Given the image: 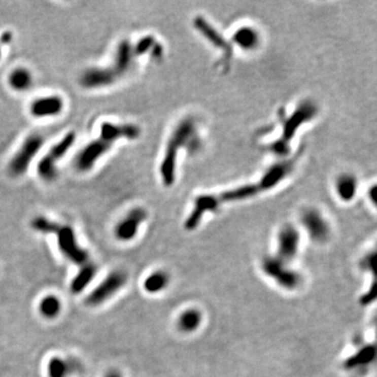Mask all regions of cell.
<instances>
[{"label":"cell","instance_id":"1","mask_svg":"<svg viewBox=\"0 0 377 377\" xmlns=\"http://www.w3.org/2000/svg\"><path fill=\"white\" fill-rule=\"evenodd\" d=\"M140 135L141 128L138 125L103 123L99 138L87 144L76 156V169L80 172L90 171L95 162L112 148L117 141L122 139L136 140Z\"/></svg>","mask_w":377,"mask_h":377},{"label":"cell","instance_id":"2","mask_svg":"<svg viewBox=\"0 0 377 377\" xmlns=\"http://www.w3.org/2000/svg\"><path fill=\"white\" fill-rule=\"evenodd\" d=\"M200 146L197 125L193 119H185L172 132L160 163V176L165 186H172L175 180L176 158L180 149L196 151Z\"/></svg>","mask_w":377,"mask_h":377},{"label":"cell","instance_id":"3","mask_svg":"<svg viewBox=\"0 0 377 377\" xmlns=\"http://www.w3.org/2000/svg\"><path fill=\"white\" fill-rule=\"evenodd\" d=\"M134 58H136V56L134 54L133 45L128 40H122L117 47L116 55L110 66L86 71L81 77L80 83L88 89L112 85L131 70Z\"/></svg>","mask_w":377,"mask_h":377},{"label":"cell","instance_id":"4","mask_svg":"<svg viewBox=\"0 0 377 377\" xmlns=\"http://www.w3.org/2000/svg\"><path fill=\"white\" fill-rule=\"evenodd\" d=\"M318 114L317 105L311 101H304L288 117H282V135L269 148L277 154H285L288 151V145L296 135L302 125L313 120Z\"/></svg>","mask_w":377,"mask_h":377},{"label":"cell","instance_id":"5","mask_svg":"<svg viewBox=\"0 0 377 377\" xmlns=\"http://www.w3.org/2000/svg\"><path fill=\"white\" fill-rule=\"evenodd\" d=\"M76 141V134L73 131L65 134L60 142L55 144L37 165V172L41 179L45 182H53L58 176L57 163L71 150Z\"/></svg>","mask_w":377,"mask_h":377},{"label":"cell","instance_id":"6","mask_svg":"<svg viewBox=\"0 0 377 377\" xmlns=\"http://www.w3.org/2000/svg\"><path fill=\"white\" fill-rule=\"evenodd\" d=\"M43 144L44 138L41 134L32 133L28 135L9 163L10 174L15 177L23 175L27 171L31 160L42 148Z\"/></svg>","mask_w":377,"mask_h":377},{"label":"cell","instance_id":"7","mask_svg":"<svg viewBox=\"0 0 377 377\" xmlns=\"http://www.w3.org/2000/svg\"><path fill=\"white\" fill-rule=\"evenodd\" d=\"M262 270L285 289H296L301 284V276L277 256L265 257L262 261Z\"/></svg>","mask_w":377,"mask_h":377},{"label":"cell","instance_id":"8","mask_svg":"<svg viewBox=\"0 0 377 377\" xmlns=\"http://www.w3.org/2000/svg\"><path fill=\"white\" fill-rule=\"evenodd\" d=\"M54 234L58 240V247L65 257L76 264H87L89 256L85 250L78 245L76 234L72 226L58 223Z\"/></svg>","mask_w":377,"mask_h":377},{"label":"cell","instance_id":"9","mask_svg":"<svg viewBox=\"0 0 377 377\" xmlns=\"http://www.w3.org/2000/svg\"><path fill=\"white\" fill-rule=\"evenodd\" d=\"M127 282V276L123 271H113L105 280L97 286L86 299V303L90 306H97L111 298L119 291Z\"/></svg>","mask_w":377,"mask_h":377},{"label":"cell","instance_id":"10","mask_svg":"<svg viewBox=\"0 0 377 377\" xmlns=\"http://www.w3.org/2000/svg\"><path fill=\"white\" fill-rule=\"evenodd\" d=\"M301 222L310 238L317 242H324L330 235V227L325 217L316 209L302 212Z\"/></svg>","mask_w":377,"mask_h":377},{"label":"cell","instance_id":"11","mask_svg":"<svg viewBox=\"0 0 377 377\" xmlns=\"http://www.w3.org/2000/svg\"><path fill=\"white\" fill-rule=\"evenodd\" d=\"M300 245V233L292 225H284L278 235V254L279 259L288 263L297 256Z\"/></svg>","mask_w":377,"mask_h":377},{"label":"cell","instance_id":"12","mask_svg":"<svg viewBox=\"0 0 377 377\" xmlns=\"http://www.w3.org/2000/svg\"><path fill=\"white\" fill-rule=\"evenodd\" d=\"M220 205L217 194H201L197 196L194 200L193 210L185 223V227L188 231H193L199 225L207 213L218 210Z\"/></svg>","mask_w":377,"mask_h":377},{"label":"cell","instance_id":"13","mask_svg":"<svg viewBox=\"0 0 377 377\" xmlns=\"http://www.w3.org/2000/svg\"><path fill=\"white\" fill-rule=\"evenodd\" d=\"M296 161L297 160L293 158L287 159L275 163L273 166L269 167L266 170V172L258 180V184L261 187L262 192L269 191L272 188L277 187L280 183H282L293 170Z\"/></svg>","mask_w":377,"mask_h":377},{"label":"cell","instance_id":"14","mask_svg":"<svg viewBox=\"0 0 377 377\" xmlns=\"http://www.w3.org/2000/svg\"><path fill=\"white\" fill-rule=\"evenodd\" d=\"M147 219V212L142 208L131 210L127 216L119 222L114 229V235L120 241H130L139 231L140 225Z\"/></svg>","mask_w":377,"mask_h":377},{"label":"cell","instance_id":"15","mask_svg":"<svg viewBox=\"0 0 377 377\" xmlns=\"http://www.w3.org/2000/svg\"><path fill=\"white\" fill-rule=\"evenodd\" d=\"M64 103L58 95H48L36 99L30 104L29 112L35 118L56 117L61 113Z\"/></svg>","mask_w":377,"mask_h":377},{"label":"cell","instance_id":"16","mask_svg":"<svg viewBox=\"0 0 377 377\" xmlns=\"http://www.w3.org/2000/svg\"><path fill=\"white\" fill-rule=\"evenodd\" d=\"M195 27L197 28L201 34L213 44L215 47L219 48L222 52L223 60L225 64L229 61L232 57V46L227 41L224 40V38L217 32V30L213 27L211 24H209L203 18H196L194 21Z\"/></svg>","mask_w":377,"mask_h":377},{"label":"cell","instance_id":"17","mask_svg":"<svg viewBox=\"0 0 377 377\" xmlns=\"http://www.w3.org/2000/svg\"><path fill=\"white\" fill-rule=\"evenodd\" d=\"M233 43L243 51L251 52L259 47L261 39L258 30L252 26L245 25L239 27L232 37Z\"/></svg>","mask_w":377,"mask_h":377},{"label":"cell","instance_id":"18","mask_svg":"<svg viewBox=\"0 0 377 377\" xmlns=\"http://www.w3.org/2000/svg\"><path fill=\"white\" fill-rule=\"evenodd\" d=\"M357 179L354 175L349 173L339 175L335 182V192L338 198L345 202L352 200L357 192Z\"/></svg>","mask_w":377,"mask_h":377},{"label":"cell","instance_id":"19","mask_svg":"<svg viewBox=\"0 0 377 377\" xmlns=\"http://www.w3.org/2000/svg\"><path fill=\"white\" fill-rule=\"evenodd\" d=\"M375 352H376L375 346H373V345L365 346L359 351H357L354 355L350 356L346 360L345 365H344V366H345V368L348 369V370L359 368V367H363V366H367L374 360Z\"/></svg>","mask_w":377,"mask_h":377},{"label":"cell","instance_id":"20","mask_svg":"<svg viewBox=\"0 0 377 377\" xmlns=\"http://www.w3.org/2000/svg\"><path fill=\"white\" fill-rule=\"evenodd\" d=\"M96 272V268L93 264H85L82 267L79 273L75 277L72 282L71 290L73 293L78 294L82 290H84L87 285L92 281V279Z\"/></svg>","mask_w":377,"mask_h":377},{"label":"cell","instance_id":"21","mask_svg":"<svg viewBox=\"0 0 377 377\" xmlns=\"http://www.w3.org/2000/svg\"><path fill=\"white\" fill-rule=\"evenodd\" d=\"M9 84L14 90H26L32 85V76L26 68H16L9 77Z\"/></svg>","mask_w":377,"mask_h":377},{"label":"cell","instance_id":"22","mask_svg":"<svg viewBox=\"0 0 377 377\" xmlns=\"http://www.w3.org/2000/svg\"><path fill=\"white\" fill-rule=\"evenodd\" d=\"M201 323V315L198 310L189 309L180 315L177 325L179 330L183 332H193L199 327Z\"/></svg>","mask_w":377,"mask_h":377},{"label":"cell","instance_id":"23","mask_svg":"<svg viewBox=\"0 0 377 377\" xmlns=\"http://www.w3.org/2000/svg\"><path fill=\"white\" fill-rule=\"evenodd\" d=\"M169 283V277L165 271H155L151 273L144 282V288L149 293H156L165 289Z\"/></svg>","mask_w":377,"mask_h":377},{"label":"cell","instance_id":"24","mask_svg":"<svg viewBox=\"0 0 377 377\" xmlns=\"http://www.w3.org/2000/svg\"><path fill=\"white\" fill-rule=\"evenodd\" d=\"M72 367L63 358L53 357L47 364V375L48 377H67L71 373Z\"/></svg>","mask_w":377,"mask_h":377},{"label":"cell","instance_id":"25","mask_svg":"<svg viewBox=\"0 0 377 377\" xmlns=\"http://www.w3.org/2000/svg\"><path fill=\"white\" fill-rule=\"evenodd\" d=\"M61 310V302L55 296H47L41 300L39 304V311L40 314L47 318L53 319L57 317Z\"/></svg>","mask_w":377,"mask_h":377},{"label":"cell","instance_id":"26","mask_svg":"<svg viewBox=\"0 0 377 377\" xmlns=\"http://www.w3.org/2000/svg\"><path fill=\"white\" fill-rule=\"evenodd\" d=\"M57 224H58L57 222L53 220H48L47 218L42 216L36 217L30 221V227L34 229V231L42 234H54Z\"/></svg>","mask_w":377,"mask_h":377},{"label":"cell","instance_id":"27","mask_svg":"<svg viewBox=\"0 0 377 377\" xmlns=\"http://www.w3.org/2000/svg\"><path fill=\"white\" fill-rule=\"evenodd\" d=\"M375 299H376V286H375V283H373L371 290L368 291L365 294V296H363V298H362V304H364V305L371 304L372 302L375 301Z\"/></svg>","mask_w":377,"mask_h":377},{"label":"cell","instance_id":"28","mask_svg":"<svg viewBox=\"0 0 377 377\" xmlns=\"http://www.w3.org/2000/svg\"><path fill=\"white\" fill-rule=\"evenodd\" d=\"M374 260H375V255L372 254V255H369L366 259H364L363 263H362V266L365 268V269H370V270H374Z\"/></svg>","mask_w":377,"mask_h":377},{"label":"cell","instance_id":"29","mask_svg":"<svg viewBox=\"0 0 377 377\" xmlns=\"http://www.w3.org/2000/svg\"><path fill=\"white\" fill-rule=\"evenodd\" d=\"M12 39H13V34L11 31H5L4 34L0 36V44L3 45H7L9 43L12 42Z\"/></svg>","mask_w":377,"mask_h":377},{"label":"cell","instance_id":"30","mask_svg":"<svg viewBox=\"0 0 377 377\" xmlns=\"http://www.w3.org/2000/svg\"><path fill=\"white\" fill-rule=\"evenodd\" d=\"M105 377H122V374L119 371H110L106 374Z\"/></svg>","mask_w":377,"mask_h":377},{"label":"cell","instance_id":"31","mask_svg":"<svg viewBox=\"0 0 377 377\" xmlns=\"http://www.w3.org/2000/svg\"><path fill=\"white\" fill-rule=\"evenodd\" d=\"M0 59H2V48H0Z\"/></svg>","mask_w":377,"mask_h":377}]
</instances>
